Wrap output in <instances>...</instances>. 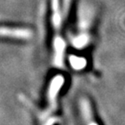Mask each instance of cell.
<instances>
[{
  "instance_id": "2",
  "label": "cell",
  "mask_w": 125,
  "mask_h": 125,
  "mask_svg": "<svg viewBox=\"0 0 125 125\" xmlns=\"http://www.w3.org/2000/svg\"><path fill=\"white\" fill-rule=\"evenodd\" d=\"M81 112L83 114V117L85 119L86 123L88 125H98L94 120L93 112H92L91 106L90 104V102L87 99H83L80 103Z\"/></svg>"
},
{
  "instance_id": "1",
  "label": "cell",
  "mask_w": 125,
  "mask_h": 125,
  "mask_svg": "<svg viewBox=\"0 0 125 125\" xmlns=\"http://www.w3.org/2000/svg\"><path fill=\"white\" fill-rule=\"evenodd\" d=\"M0 36L1 37H17V38H28L31 36V32L27 30L10 29V28H0Z\"/></svg>"
}]
</instances>
